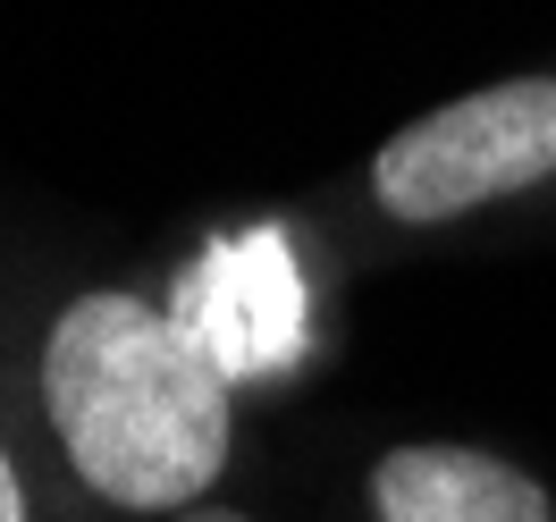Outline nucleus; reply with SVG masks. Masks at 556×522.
I'll use <instances>...</instances> for the list:
<instances>
[{
    "instance_id": "nucleus-1",
    "label": "nucleus",
    "mask_w": 556,
    "mask_h": 522,
    "mask_svg": "<svg viewBox=\"0 0 556 522\" xmlns=\"http://www.w3.org/2000/svg\"><path fill=\"white\" fill-rule=\"evenodd\" d=\"M42 413L68 472L118 514L203 506L237 455V387L127 287H85L42 338Z\"/></svg>"
},
{
    "instance_id": "nucleus-2",
    "label": "nucleus",
    "mask_w": 556,
    "mask_h": 522,
    "mask_svg": "<svg viewBox=\"0 0 556 522\" xmlns=\"http://www.w3.org/2000/svg\"><path fill=\"white\" fill-rule=\"evenodd\" d=\"M556 177V76H506L464 102L421 110L371 161V203L405 228H447L464 211L531 194Z\"/></svg>"
},
{
    "instance_id": "nucleus-3",
    "label": "nucleus",
    "mask_w": 556,
    "mask_h": 522,
    "mask_svg": "<svg viewBox=\"0 0 556 522\" xmlns=\"http://www.w3.org/2000/svg\"><path fill=\"white\" fill-rule=\"evenodd\" d=\"M177 329L211 354V371L237 380H270L287 371L304 338H313V295L278 228H244V237L203 244V262L177 279Z\"/></svg>"
},
{
    "instance_id": "nucleus-4",
    "label": "nucleus",
    "mask_w": 556,
    "mask_h": 522,
    "mask_svg": "<svg viewBox=\"0 0 556 522\" xmlns=\"http://www.w3.org/2000/svg\"><path fill=\"white\" fill-rule=\"evenodd\" d=\"M371 522H556V488L497 447L405 438L363 472Z\"/></svg>"
},
{
    "instance_id": "nucleus-5",
    "label": "nucleus",
    "mask_w": 556,
    "mask_h": 522,
    "mask_svg": "<svg viewBox=\"0 0 556 522\" xmlns=\"http://www.w3.org/2000/svg\"><path fill=\"white\" fill-rule=\"evenodd\" d=\"M0 522H26V481H17V455L0 447Z\"/></svg>"
},
{
    "instance_id": "nucleus-6",
    "label": "nucleus",
    "mask_w": 556,
    "mask_h": 522,
    "mask_svg": "<svg viewBox=\"0 0 556 522\" xmlns=\"http://www.w3.org/2000/svg\"><path fill=\"white\" fill-rule=\"evenodd\" d=\"M169 522H253V514H244V506H211V497H203V506H186V514H169Z\"/></svg>"
}]
</instances>
